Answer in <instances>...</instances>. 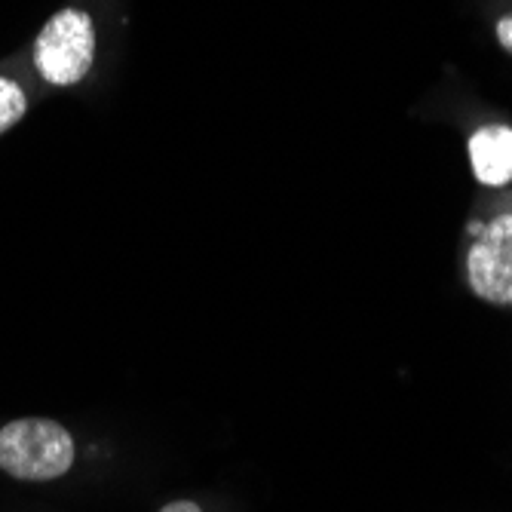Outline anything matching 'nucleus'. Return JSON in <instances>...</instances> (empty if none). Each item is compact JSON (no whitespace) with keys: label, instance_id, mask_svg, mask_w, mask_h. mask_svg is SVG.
<instances>
[{"label":"nucleus","instance_id":"nucleus-1","mask_svg":"<svg viewBox=\"0 0 512 512\" xmlns=\"http://www.w3.org/2000/svg\"><path fill=\"white\" fill-rule=\"evenodd\" d=\"M71 433L43 417H25L0 430V470L22 482H50L71 470Z\"/></svg>","mask_w":512,"mask_h":512},{"label":"nucleus","instance_id":"nucleus-2","mask_svg":"<svg viewBox=\"0 0 512 512\" xmlns=\"http://www.w3.org/2000/svg\"><path fill=\"white\" fill-rule=\"evenodd\" d=\"M96 56V31L86 13L62 10L43 25L34 43V62L53 86H74Z\"/></svg>","mask_w":512,"mask_h":512},{"label":"nucleus","instance_id":"nucleus-3","mask_svg":"<svg viewBox=\"0 0 512 512\" xmlns=\"http://www.w3.org/2000/svg\"><path fill=\"white\" fill-rule=\"evenodd\" d=\"M467 276L479 298L512 304V215H500L479 234L467 255Z\"/></svg>","mask_w":512,"mask_h":512},{"label":"nucleus","instance_id":"nucleus-4","mask_svg":"<svg viewBox=\"0 0 512 512\" xmlns=\"http://www.w3.org/2000/svg\"><path fill=\"white\" fill-rule=\"evenodd\" d=\"M473 172L488 188L512 181V129L509 126H485L470 138Z\"/></svg>","mask_w":512,"mask_h":512},{"label":"nucleus","instance_id":"nucleus-5","mask_svg":"<svg viewBox=\"0 0 512 512\" xmlns=\"http://www.w3.org/2000/svg\"><path fill=\"white\" fill-rule=\"evenodd\" d=\"M28 111V102H25V92L7 80L0 77V132H7L10 126H16Z\"/></svg>","mask_w":512,"mask_h":512},{"label":"nucleus","instance_id":"nucleus-6","mask_svg":"<svg viewBox=\"0 0 512 512\" xmlns=\"http://www.w3.org/2000/svg\"><path fill=\"white\" fill-rule=\"evenodd\" d=\"M497 37H500V43L506 46V50L512 53V16L500 19V25H497Z\"/></svg>","mask_w":512,"mask_h":512},{"label":"nucleus","instance_id":"nucleus-7","mask_svg":"<svg viewBox=\"0 0 512 512\" xmlns=\"http://www.w3.org/2000/svg\"><path fill=\"white\" fill-rule=\"evenodd\" d=\"M160 512H203V509L191 500H175V503H166Z\"/></svg>","mask_w":512,"mask_h":512},{"label":"nucleus","instance_id":"nucleus-8","mask_svg":"<svg viewBox=\"0 0 512 512\" xmlns=\"http://www.w3.org/2000/svg\"><path fill=\"white\" fill-rule=\"evenodd\" d=\"M482 230H485V224H479V221H473V224H470V234H473V237H479Z\"/></svg>","mask_w":512,"mask_h":512}]
</instances>
